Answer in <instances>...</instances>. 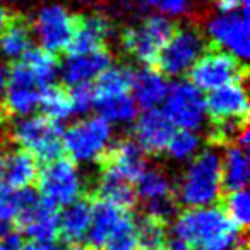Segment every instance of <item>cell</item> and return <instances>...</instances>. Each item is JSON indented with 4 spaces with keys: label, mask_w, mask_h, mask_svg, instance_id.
<instances>
[{
    "label": "cell",
    "mask_w": 250,
    "mask_h": 250,
    "mask_svg": "<svg viewBox=\"0 0 250 250\" xmlns=\"http://www.w3.org/2000/svg\"><path fill=\"white\" fill-rule=\"evenodd\" d=\"M173 233L190 250H240L245 243L240 229L216 206L188 208L177 218Z\"/></svg>",
    "instance_id": "6da1fadb"
},
{
    "label": "cell",
    "mask_w": 250,
    "mask_h": 250,
    "mask_svg": "<svg viewBox=\"0 0 250 250\" xmlns=\"http://www.w3.org/2000/svg\"><path fill=\"white\" fill-rule=\"evenodd\" d=\"M223 192L221 154L214 147L199 151L178 184V201L187 208L214 206Z\"/></svg>",
    "instance_id": "7a4b0ae2"
},
{
    "label": "cell",
    "mask_w": 250,
    "mask_h": 250,
    "mask_svg": "<svg viewBox=\"0 0 250 250\" xmlns=\"http://www.w3.org/2000/svg\"><path fill=\"white\" fill-rule=\"evenodd\" d=\"M111 124L101 115L76 122L63 132L62 146L74 163L100 161L111 146Z\"/></svg>",
    "instance_id": "3957f363"
},
{
    "label": "cell",
    "mask_w": 250,
    "mask_h": 250,
    "mask_svg": "<svg viewBox=\"0 0 250 250\" xmlns=\"http://www.w3.org/2000/svg\"><path fill=\"white\" fill-rule=\"evenodd\" d=\"M11 136L22 151L29 153L36 161H48L60 158L63 151L62 146V125L50 118L38 117H21L11 129Z\"/></svg>",
    "instance_id": "277c9868"
},
{
    "label": "cell",
    "mask_w": 250,
    "mask_h": 250,
    "mask_svg": "<svg viewBox=\"0 0 250 250\" xmlns=\"http://www.w3.org/2000/svg\"><path fill=\"white\" fill-rule=\"evenodd\" d=\"M175 22L163 14L147 16L137 24L130 26L122 35V45L137 62L146 65L156 63L158 55L171 38L175 31Z\"/></svg>",
    "instance_id": "5b68a950"
},
{
    "label": "cell",
    "mask_w": 250,
    "mask_h": 250,
    "mask_svg": "<svg viewBox=\"0 0 250 250\" xmlns=\"http://www.w3.org/2000/svg\"><path fill=\"white\" fill-rule=\"evenodd\" d=\"M38 190L42 201L55 209L76 202L83 194V177L76 163L63 158L48 161L42 171H38Z\"/></svg>",
    "instance_id": "8992f818"
},
{
    "label": "cell",
    "mask_w": 250,
    "mask_h": 250,
    "mask_svg": "<svg viewBox=\"0 0 250 250\" xmlns=\"http://www.w3.org/2000/svg\"><path fill=\"white\" fill-rule=\"evenodd\" d=\"M190 83L201 91H214L231 83H243L245 63L223 50H209L188 70Z\"/></svg>",
    "instance_id": "52a82bcc"
},
{
    "label": "cell",
    "mask_w": 250,
    "mask_h": 250,
    "mask_svg": "<svg viewBox=\"0 0 250 250\" xmlns=\"http://www.w3.org/2000/svg\"><path fill=\"white\" fill-rule=\"evenodd\" d=\"M163 113L173 127L185 130L201 129L208 117L206 111V96L190 81H178L168 87L165 96Z\"/></svg>",
    "instance_id": "ba28073f"
},
{
    "label": "cell",
    "mask_w": 250,
    "mask_h": 250,
    "mask_svg": "<svg viewBox=\"0 0 250 250\" xmlns=\"http://www.w3.org/2000/svg\"><path fill=\"white\" fill-rule=\"evenodd\" d=\"M208 36L223 52L245 62L250 52L249 5L214 16L208 22Z\"/></svg>",
    "instance_id": "9c48e42d"
},
{
    "label": "cell",
    "mask_w": 250,
    "mask_h": 250,
    "mask_svg": "<svg viewBox=\"0 0 250 250\" xmlns=\"http://www.w3.org/2000/svg\"><path fill=\"white\" fill-rule=\"evenodd\" d=\"M204 52L206 42L201 31L185 26V28L175 29L171 38L158 55L156 63L163 74L170 77H178L187 74Z\"/></svg>",
    "instance_id": "30bf717a"
},
{
    "label": "cell",
    "mask_w": 250,
    "mask_h": 250,
    "mask_svg": "<svg viewBox=\"0 0 250 250\" xmlns=\"http://www.w3.org/2000/svg\"><path fill=\"white\" fill-rule=\"evenodd\" d=\"M31 26L33 35H36L40 42V48L57 53L69 45L76 28V16L70 14L63 5L50 4L40 9Z\"/></svg>",
    "instance_id": "8fae6325"
},
{
    "label": "cell",
    "mask_w": 250,
    "mask_h": 250,
    "mask_svg": "<svg viewBox=\"0 0 250 250\" xmlns=\"http://www.w3.org/2000/svg\"><path fill=\"white\" fill-rule=\"evenodd\" d=\"M136 184V197L144 204L146 214L168 221L175 209V188L168 175L158 168H146Z\"/></svg>",
    "instance_id": "7c38bea8"
},
{
    "label": "cell",
    "mask_w": 250,
    "mask_h": 250,
    "mask_svg": "<svg viewBox=\"0 0 250 250\" xmlns=\"http://www.w3.org/2000/svg\"><path fill=\"white\" fill-rule=\"evenodd\" d=\"M100 161L101 170L129 184H136L147 168L144 151L132 139H122L110 146Z\"/></svg>",
    "instance_id": "4fadbf2b"
},
{
    "label": "cell",
    "mask_w": 250,
    "mask_h": 250,
    "mask_svg": "<svg viewBox=\"0 0 250 250\" xmlns=\"http://www.w3.org/2000/svg\"><path fill=\"white\" fill-rule=\"evenodd\" d=\"M175 132L173 124L161 110H146L134 125L136 144L149 154H160L167 149L171 134Z\"/></svg>",
    "instance_id": "5bb4252c"
},
{
    "label": "cell",
    "mask_w": 250,
    "mask_h": 250,
    "mask_svg": "<svg viewBox=\"0 0 250 250\" xmlns=\"http://www.w3.org/2000/svg\"><path fill=\"white\" fill-rule=\"evenodd\" d=\"M16 223L29 240L53 242L59 236V212L38 197L19 214Z\"/></svg>",
    "instance_id": "9a60e30c"
},
{
    "label": "cell",
    "mask_w": 250,
    "mask_h": 250,
    "mask_svg": "<svg viewBox=\"0 0 250 250\" xmlns=\"http://www.w3.org/2000/svg\"><path fill=\"white\" fill-rule=\"evenodd\" d=\"M111 22L100 14L76 16V28L74 35L67 45V53H87L104 48L108 38L111 36Z\"/></svg>",
    "instance_id": "2e32d148"
},
{
    "label": "cell",
    "mask_w": 250,
    "mask_h": 250,
    "mask_svg": "<svg viewBox=\"0 0 250 250\" xmlns=\"http://www.w3.org/2000/svg\"><path fill=\"white\" fill-rule=\"evenodd\" d=\"M111 65V55L106 48L96 50L87 53H76L67 55L65 62L60 67L63 81L72 86L91 84L104 69Z\"/></svg>",
    "instance_id": "e0dca14e"
},
{
    "label": "cell",
    "mask_w": 250,
    "mask_h": 250,
    "mask_svg": "<svg viewBox=\"0 0 250 250\" xmlns=\"http://www.w3.org/2000/svg\"><path fill=\"white\" fill-rule=\"evenodd\" d=\"M38 161L26 151L0 153V185L28 188L38 177Z\"/></svg>",
    "instance_id": "ac0fdd59"
},
{
    "label": "cell",
    "mask_w": 250,
    "mask_h": 250,
    "mask_svg": "<svg viewBox=\"0 0 250 250\" xmlns=\"http://www.w3.org/2000/svg\"><path fill=\"white\" fill-rule=\"evenodd\" d=\"M170 84L167 83L165 76L151 67L134 70L130 94L136 101L137 108L141 110H154L165 101Z\"/></svg>",
    "instance_id": "d6986e66"
},
{
    "label": "cell",
    "mask_w": 250,
    "mask_h": 250,
    "mask_svg": "<svg viewBox=\"0 0 250 250\" xmlns=\"http://www.w3.org/2000/svg\"><path fill=\"white\" fill-rule=\"evenodd\" d=\"M91 209L93 206L86 199H77L63 208L62 214H59V235L63 242L79 245L86 238L91 225Z\"/></svg>",
    "instance_id": "ffe728a7"
},
{
    "label": "cell",
    "mask_w": 250,
    "mask_h": 250,
    "mask_svg": "<svg viewBox=\"0 0 250 250\" xmlns=\"http://www.w3.org/2000/svg\"><path fill=\"white\" fill-rule=\"evenodd\" d=\"M33 26L22 16H11L0 31V53L7 60H19L33 46Z\"/></svg>",
    "instance_id": "44dd1931"
},
{
    "label": "cell",
    "mask_w": 250,
    "mask_h": 250,
    "mask_svg": "<svg viewBox=\"0 0 250 250\" xmlns=\"http://www.w3.org/2000/svg\"><path fill=\"white\" fill-rule=\"evenodd\" d=\"M221 180L223 188L228 192L245 188L250 180V158L249 151L240 146H229L221 158Z\"/></svg>",
    "instance_id": "7402d4cb"
},
{
    "label": "cell",
    "mask_w": 250,
    "mask_h": 250,
    "mask_svg": "<svg viewBox=\"0 0 250 250\" xmlns=\"http://www.w3.org/2000/svg\"><path fill=\"white\" fill-rule=\"evenodd\" d=\"M96 194L100 201L111 202L115 206L129 209L136 204V190L132 184L101 170L96 184Z\"/></svg>",
    "instance_id": "603a6c76"
},
{
    "label": "cell",
    "mask_w": 250,
    "mask_h": 250,
    "mask_svg": "<svg viewBox=\"0 0 250 250\" xmlns=\"http://www.w3.org/2000/svg\"><path fill=\"white\" fill-rule=\"evenodd\" d=\"M94 106L100 110V115L110 124H130L137 118V104L132 94H117V96L101 98L94 101Z\"/></svg>",
    "instance_id": "cb8c5ba5"
},
{
    "label": "cell",
    "mask_w": 250,
    "mask_h": 250,
    "mask_svg": "<svg viewBox=\"0 0 250 250\" xmlns=\"http://www.w3.org/2000/svg\"><path fill=\"white\" fill-rule=\"evenodd\" d=\"M38 108L42 110L43 117L50 118L53 122H59V124L67 120L70 115H74L69 91L62 89L59 86H53V84L42 93Z\"/></svg>",
    "instance_id": "d4e9b609"
},
{
    "label": "cell",
    "mask_w": 250,
    "mask_h": 250,
    "mask_svg": "<svg viewBox=\"0 0 250 250\" xmlns=\"http://www.w3.org/2000/svg\"><path fill=\"white\" fill-rule=\"evenodd\" d=\"M38 197L31 188H9L0 185V219L14 223L22 211Z\"/></svg>",
    "instance_id": "484cf974"
},
{
    "label": "cell",
    "mask_w": 250,
    "mask_h": 250,
    "mask_svg": "<svg viewBox=\"0 0 250 250\" xmlns=\"http://www.w3.org/2000/svg\"><path fill=\"white\" fill-rule=\"evenodd\" d=\"M139 238H137V221L130 211L120 219L115 229L110 233L101 250H137Z\"/></svg>",
    "instance_id": "4316f807"
},
{
    "label": "cell",
    "mask_w": 250,
    "mask_h": 250,
    "mask_svg": "<svg viewBox=\"0 0 250 250\" xmlns=\"http://www.w3.org/2000/svg\"><path fill=\"white\" fill-rule=\"evenodd\" d=\"M201 136L195 130L180 129L171 134L165 151L173 161H190L201 149Z\"/></svg>",
    "instance_id": "83f0119b"
},
{
    "label": "cell",
    "mask_w": 250,
    "mask_h": 250,
    "mask_svg": "<svg viewBox=\"0 0 250 250\" xmlns=\"http://www.w3.org/2000/svg\"><path fill=\"white\" fill-rule=\"evenodd\" d=\"M167 221H163V219L146 214L141 221H137L139 249L153 250L167 245Z\"/></svg>",
    "instance_id": "f1b7e54d"
},
{
    "label": "cell",
    "mask_w": 250,
    "mask_h": 250,
    "mask_svg": "<svg viewBox=\"0 0 250 250\" xmlns=\"http://www.w3.org/2000/svg\"><path fill=\"white\" fill-rule=\"evenodd\" d=\"M225 214L228 216V219L240 229H243L249 226L250 221V197L249 192L245 188L240 190H231L228 192L225 199Z\"/></svg>",
    "instance_id": "f546056e"
},
{
    "label": "cell",
    "mask_w": 250,
    "mask_h": 250,
    "mask_svg": "<svg viewBox=\"0 0 250 250\" xmlns=\"http://www.w3.org/2000/svg\"><path fill=\"white\" fill-rule=\"evenodd\" d=\"M70 103H72L74 115H86L94 108V93L91 84L72 86L69 91Z\"/></svg>",
    "instance_id": "4dcf8cb0"
},
{
    "label": "cell",
    "mask_w": 250,
    "mask_h": 250,
    "mask_svg": "<svg viewBox=\"0 0 250 250\" xmlns=\"http://www.w3.org/2000/svg\"><path fill=\"white\" fill-rule=\"evenodd\" d=\"M144 4L167 18H178L190 11V0H144Z\"/></svg>",
    "instance_id": "1f68e13d"
},
{
    "label": "cell",
    "mask_w": 250,
    "mask_h": 250,
    "mask_svg": "<svg viewBox=\"0 0 250 250\" xmlns=\"http://www.w3.org/2000/svg\"><path fill=\"white\" fill-rule=\"evenodd\" d=\"M0 250H22V240L18 233H9L0 240Z\"/></svg>",
    "instance_id": "d6a6232c"
},
{
    "label": "cell",
    "mask_w": 250,
    "mask_h": 250,
    "mask_svg": "<svg viewBox=\"0 0 250 250\" xmlns=\"http://www.w3.org/2000/svg\"><path fill=\"white\" fill-rule=\"evenodd\" d=\"M5 89H7V69L4 65H0V122H2V117L7 113L4 108Z\"/></svg>",
    "instance_id": "836d02e7"
},
{
    "label": "cell",
    "mask_w": 250,
    "mask_h": 250,
    "mask_svg": "<svg viewBox=\"0 0 250 250\" xmlns=\"http://www.w3.org/2000/svg\"><path fill=\"white\" fill-rule=\"evenodd\" d=\"M216 5H218L221 12H228V11H236V9L247 7L249 0H216Z\"/></svg>",
    "instance_id": "e575fe53"
},
{
    "label": "cell",
    "mask_w": 250,
    "mask_h": 250,
    "mask_svg": "<svg viewBox=\"0 0 250 250\" xmlns=\"http://www.w3.org/2000/svg\"><path fill=\"white\" fill-rule=\"evenodd\" d=\"M22 250H60L59 245H55V242H36L31 240L29 243L22 245Z\"/></svg>",
    "instance_id": "d590c367"
},
{
    "label": "cell",
    "mask_w": 250,
    "mask_h": 250,
    "mask_svg": "<svg viewBox=\"0 0 250 250\" xmlns=\"http://www.w3.org/2000/svg\"><path fill=\"white\" fill-rule=\"evenodd\" d=\"M11 12L7 11V9L4 7V5H0V31L7 26V22H9V19H11Z\"/></svg>",
    "instance_id": "8d00e7d4"
},
{
    "label": "cell",
    "mask_w": 250,
    "mask_h": 250,
    "mask_svg": "<svg viewBox=\"0 0 250 250\" xmlns=\"http://www.w3.org/2000/svg\"><path fill=\"white\" fill-rule=\"evenodd\" d=\"M12 231V223L5 221V219H0V240L7 236Z\"/></svg>",
    "instance_id": "74e56055"
},
{
    "label": "cell",
    "mask_w": 250,
    "mask_h": 250,
    "mask_svg": "<svg viewBox=\"0 0 250 250\" xmlns=\"http://www.w3.org/2000/svg\"><path fill=\"white\" fill-rule=\"evenodd\" d=\"M168 250H190L188 245H185L184 242H180L178 238H175L173 242L168 243Z\"/></svg>",
    "instance_id": "f35d334b"
},
{
    "label": "cell",
    "mask_w": 250,
    "mask_h": 250,
    "mask_svg": "<svg viewBox=\"0 0 250 250\" xmlns=\"http://www.w3.org/2000/svg\"><path fill=\"white\" fill-rule=\"evenodd\" d=\"M69 250H86V249H84V247H79V245H72Z\"/></svg>",
    "instance_id": "ab89813d"
},
{
    "label": "cell",
    "mask_w": 250,
    "mask_h": 250,
    "mask_svg": "<svg viewBox=\"0 0 250 250\" xmlns=\"http://www.w3.org/2000/svg\"><path fill=\"white\" fill-rule=\"evenodd\" d=\"M153 250H168V243H167V245H163V247H158V249H153Z\"/></svg>",
    "instance_id": "60d3db41"
},
{
    "label": "cell",
    "mask_w": 250,
    "mask_h": 250,
    "mask_svg": "<svg viewBox=\"0 0 250 250\" xmlns=\"http://www.w3.org/2000/svg\"><path fill=\"white\" fill-rule=\"evenodd\" d=\"M14 2H24V0H14Z\"/></svg>",
    "instance_id": "b9f144b4"
}]
</instances>
